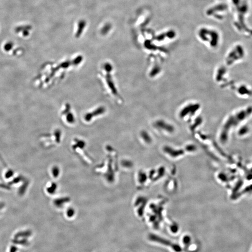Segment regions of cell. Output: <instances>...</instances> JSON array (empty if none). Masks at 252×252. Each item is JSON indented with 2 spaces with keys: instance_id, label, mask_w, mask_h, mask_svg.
Masks as SVG:
<instances>
[{
  "instance_id": "6da1fadb",
  "label": "cell",
  "mask_w": 252,
  "mask_h": 252,
  "mask_svg": "<svg viewBox=\"0 0 252 252\" xmlns=\"http://www.w3.org/2000/svg\"><path fill=\"white\" fill-rule=\"evenodd\" d=\"M149 238L150 240L155 241V242H159L162 244H163L164 245H167V246H170L171 248L174 250L176 252H181L182 251V249L180 245H178L176 244L172 243V242H171L169 240H166L165 239L160 238L159 237L156 236V235L151 234L150 235Z\"/></svg>"
},
{
  "instance_id": "7a4b0ae2",
  "label": "cell",
  "mask_w": 252,
  "mask_h": 252,
  "mask_svg": "<svg viewBox=\"0 0 252 252\" xmlns=\"http://www.w3.org/2000/svg\"><path fill=\"white\" fill-rule=\"evenodd\" d=\"M86 25V23L84 20H81L78 22L77 31H76L75 34L76 38H79L81 36L85 28Z\"/></svg>"
},
{
  "instance_id": "3957f363",
  "label": "cell",
  "mask_w": 252,
  "mask_h": 252,
  "mask_svg": "<svg viewBox=\"0 0 252 252\" xmlns=\"http://www.w3.org/2000/svg\"><path fill=\"white\" fill-rule=\"evenodd\" d=\"M32 28V26L30 25H26L18 26L15 29V30L16 33H20L21 32H23L25 30L31 31Z\"/></svg>"
},
{
  "instance_id": "277c9868",
  "label": "cell",
  "mask_w": 252,
  "mask_h": 252,
  "mask_svg": "<svg viewBox=\"0 0 252 252\" xmlns=\"http://www.w3.org/2000/svg\"><path fill=\"white\" fill-rule=\"evenodd\" d=\"M111 27H112L111 25L110 24H105L101 29V34L102 35H104L107 34L109 31H110Z\"/></svg>"
},
{
  "instance_id": "5b68a950",
  "label": "cell",
  "mask_w": 252,
  "mask_h": 252,
  "mask_svg": "<svg viewBox=\"0 0 252 252\" xmlns=\"http://www.w3.org/2000/svg\"><path fill=\"white\" fill-rule=\"evenodd\" d=\"M13 47V44L12 42H8L4 46V49L6 51H9L11 49H12V47Z\"/></svg>"
},
{
  "instance_id": "8992f818",
  "label": "cell",
  "mask_w": 252,
  "mask_h": 252,
  "mask_svg": "<svg viewBox=\"0 0 252 252\" xmlns=\"http://www.w3.org/2000/svg\"><path fill=\"white\" fill-rule=\"evenodd\" d=\"M191 241V238L189 236H186L184 237V238L183 239V242L184 243V244L186 245V246L189 245L190 244Z\"/></svg>"
}]
</instances>
